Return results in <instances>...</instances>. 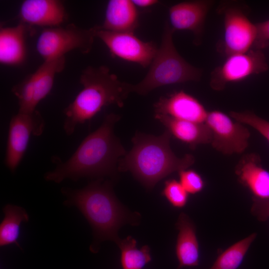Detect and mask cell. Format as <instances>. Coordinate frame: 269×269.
<instances>
[{"mask_svg":"<svg viewBox=\"0 0 269 269\" xmlns=\"http://www.w3.org/2000/svg\"><path fill=\"white\" fill-rule=\"evenodd\" d=\"M176 227L178 230L175 246L179 263L177 269L198 266L199 246L194 223L187 215L182 212L179 216Z\"/></svg>","mask_w":269,"mask_h":269,"instance_id":"2e32d148","label":"cell"},{"mask_svg":"<svg viewBox=\"0 0 269 269\" xmlns=\"http://www.w3.org/2000/svg\"><path fill=\"white\" fill-rule=\"evenodd\" d=\"M256 37L254 45L256 49L262 50L269 44V19L255 24Z\"/></svg>","mask_w":269,"mask_h":269,"instance_id":"f1b7e54d","label":"cell"},{"mask_svg":"<svg viewBox=\"0 0 269 269\" xmlns=\"http://www.w3.org/2000/svg\"><path fill=\"white\" fill-rule=\"evenodd\" d=\"M230 116L235 120L248 125L264 136L269 142V122L249 111H231Z\"/></svg>","mask_w":269,"mask_h":269,"instance_id":"484cf974","label":"cell"},{"mask_svg":"<svg viewBox=\"0 0 269 269\" xmlns=\"http://www.w3.org/2000/svg\"><path fill=\"white\" fill-rule=\"evenodd\" d=\"M235 172L239 182L250 191L252 197L269 198V171L263 167L259 154L244 155L236 165Z\"/></svg>","mask_w":269,"mask_h":269,"instance_id":"9a60e30c","label":"cell"},{"mask_svg":"<svg viewBox=\"0 0 269 269\" xmlns=\"http://www.w3.org/2000/svg\"><path fill=\"white\" fill-rule=\"evenodd\" d=\"M161 194L176 208H182L186 205L189 194L180 182L175 179H169L165 182Z\"/></svg>","mask_w":269,"mask_h":269,"instance_id":"d4e9b609","label":"cell"},{"mask_svg":"<svg viewBox=\"0 0 269 269\" xmlns=\"http://www.w3.org/2000/svg\"><path fill=\"white\" fill-rule=\"evenodd\" d=\"M224 52L229 55L246 52L254 45L256 27L238 7L229 6L224 9Z\"/></svg>","mask_w":269,"mask_h":269,"instance_id":"8fae6325","label":"cell"},{"mask_svg":"<svg viewBox=\"0 0 269 269\" xmlns=\"http://www.w3.org/2000/svg\"><path fill=\"white\" fill-rule=\"evenodd\" d=\"M251 212L261 222L269 219V198L259 199L252 197Z\"/></svg>","mask_w":269,"mask_h":269,"instance_id":"83f0119b","label":"cell"},{"mask_svg":"<svg viewBox=\"0 0 269 269\" xmlns=\"http://www.w3.org/2000/svg\"><path fill=\"white\" fill-rule=\"evenodd\" d=\"M65 64V56L44 61L34 72L36 106L49 94L53 87L56 75L63 70Z\"/></svg>","mask_w":269,"mask_h":269,"instance_id":"44dd1931","label":"cell"},{"mask_svg":"<svg viewBox=\"0 0 269 269\" xmlns=\"http://www.w3.org/2000/svg\"><path fill=\"white\" fill-rule=\"evenodd\" d=\"M65 205L75 206L91 225L94 235L92 251L98 250L99 244L104 240L117 243L118 232L127 223L137 224L138 213H131L119 202L110 182L96 180L81 189L65 188Z\"/></svg>","mask_w":269,"mask_h":269,"instance_id":"7a4b0ae2","label":"cell"},{"mask_svg":"<svg viewBox=\"0 0 269 269\" xmlns=\"http://www.w3.org/2000/svg\"><path fill=\"white\" fill-rule=\"evenodd\" d=\"M97 27L96 37L105 43L113 56L144 68L150 66L158 50L153 42L142 41L133 32H112Z\"/></svg>","mask_w":269,"mask_h":269,"instance_id":"30bf717a","label":"cell"},{"mask_svg":"<svg viewBox=\"0 0 269 269\" xmlns=\"http://www.w3.org/2000/svg\"><path fill=\"white\" fill-rule=\"evenodd\" d=\"M44 122L36 110L32 113L18 112L11 119L9 125L5 163L14 171L21 162L31 135L42 134Z\"/></svg>","mask_w":269,"mask_h":269,"instance_id":"9c48e42d","label":"cell"},{"mask_svg":"<svg viewBox=\"0 0 269 269\" xmlns=\"http://www.w3.org/2000/svg\"><path fill=\"white\" fill-rule=\"evenodd\" d=\"M80 83L83 89L64 110L63 129L67 135H71L79 125L91 120L103 108L111 105L123 107L131 93V84L121 81L104 66L87 67Z\"/></svg>","mask_w":269,"mask_h":269,"instance_id":"277c9868","label":"cell"},{"mask_svg":"<svg viewBox=\"0 0 269 269\" xmlns=\"http://www.w3.org/2000/svg\"><path fill=\"white\" fill-rule=\"evenodd\" d=\"M117 244L121 250L123 269H142L151 260L149 247L137 248L136 241L131 236L120 239Z\"/></svg>","mask_w":269,"mask_h":269,"instance_id":"7402d4cb","label":"cell"},{"mask_svg":"<svg viewBox=\"0 0 269 269\" xmlns=\"http://www.w3.org/2000/svg\"><path fill=\"white\" fill-rule=\"evenodd\" d=\"M120 119L117 114L106 115L101 125L82 141L67 160L55 161L56 168L47 172L45 179L58 183L66 179L114 175L120 159L127 153L114 132Z\"/></svg>","mask_w":269,"mask_h":269,"instance_id":"6da1fadb","label":"cell"},{"mask_svg":"<svg viewBox=\"0 0 269 269\" xmlns=\"http://www.w3.org/2000/svg\"><path fill=\"white\" fill-rule=\"evenodd\" d=\"M97 30V26L84 29L74 24L65 27L46 28L37 40V51L44 61L64 57L66 53L74 50L88 53L96 37Z\"/></svg>","mask_w":269,"mask_h":269,"instance_id":"8992f818","label":"cell"},{"mask_svg":"<svg viewBox=\"0 0 269 269\" xmlns=\"http://www.w3.org/2000/svg\"><path fill=\"white\" fill-rule=\"evenodd\" d=\"M268 65L262 50H250L229 55L225 61L211 72L210 85L215 91L223 90L229 83L266 72Z\"/></svg>","mask_w":269,"mask_h":269,"instance_id":"52a82bcc","label":"cell"},{"mask_svg":"<svg viewBox=\"0 0 269 269\" xmlns=\"http://www.w3.org/2000/svg\"><path fill=\"white\" fill-rule=\"evenodd\" d=\"M12 92L18 100V112L30 113L36 110L34 73L29 75L21 82L13 86Z\"/></svg>","mask_w":269,"mask_h":269,"instance_id":"cb8c5ba5","label":"cell"},{"mask_svg":"<svg viewBox=\"0 0 269 269\" xmlns=\"http://www.w3.org/2000/svg\"><path fill=\"white\" fill-rule=\"evenodd\" d=\"M171 134L166 130L158 136L138 133L132 139L133 146L118 163L119 171H130L148 189L172 173L187 169L195 162L186 154L178 157L170 146Z\"/></svg>","mask_w":269,"mask_h":269,"instance_id":"3957f363","label":"cell"},{"mask_svg":"<svg viewBox=\"0 0 269 269\" xmlns=\"http://www.w3.org/2000/svg\"><path fill=\"white\" fill-rule=\"evenodd\" d=\"M205 123L209 129L212 146L224 154H240L249 145L250 133L242 123L218 110L208 112Z\"/></svg>","mask_w":269,"mask_h":269,"instance_id":"ba28073f","label":"cell"},{"mask_svg":"<svg viewBox=\"0 0 269 269\" xmlns=\"http://www.w3.org/2000/svg\"><path fill=\"white\" fill-rule=\"evenodd\" d=\"M257 235L254 233L228 247L218 256L209 269H238Z\"/></svg>","mask_w":269,"mask_h":269,"instance_id":"603a6c76","label":"cell"},{"mask_svg":"<svg viewBox=\"0 0 269 269\" xmlns=\"http://www.w3.org/2000/svg\"><path fill=\"white\" fill-rule=\"evenodd\" d=\"M21 22L29 25L58 27L67 18L61 1L58 0H25L20 7Z\"/></svg>","mask_w":269,"mask_h":269,"instance_id":"5bb4252c","label":"cell"},{"mask_svg":"<svg viewBox=\"0 0 269 269\" xmlns=\"http://www.w3.org/2000/svg\"><path fill=\"white\" fill-rule=\"evenodd\" d=\"M26 24L21 22L16 26L0 29V62L8 66L21 64L26 56Z\"/></svg>","mask_w":269,"mask_h":269,"instance_id":"d6986e66","label":"cell"},{"mask_svg":"<svg viewBox=\"0 0 269 269\" xmlns=\"http://www.w3.org/2000/svg\"><path fill=\"white\" fill-rule=\"evenodd\" d=\"M4 217L0 225V246L14 244L20 248L17 240L20 225L29 220L28 214L22 207L8 204L3 209Z\"/></svg>","mask_w":269,"mask_h":269,"instance_id":"ffe728a7","label":"cell"},{"mask_svg":"<svg viewBox=\"0 0 269 269\" xmlns=\"http://www.w3.org/2000/svg\"><path fill=\"white\" fill-rule=\"evenodd\" d=\"M138 25V13L132 0L108 1L101 29L116 32H133Z\"/></svg>","mask_w":269,"mask_h":269,"instance_id":"e0dca14e","label":"cell"},{"mask_svg":"<svg viewBox=\"0 0 269 269\" xmlns=\"http://www.w3.org/2000/svg\"><path fill=\"white\" fill-rule=\"evenodd\" d=\"M154 109L155 115L199 123L205 122L208 113L196 98L182 90L160 97Z\"/></svg>","mask_w":269,"mask_h":269,"instance_id":"4fadbf2b","label":"cell"},{"mask_svg":"<svg viewBox=\"0 0 269 269\" xmlns=\"http://www.w3.org/2000/svg\"><path fill=\"white\" fill-rule=\"evenodd\" d=\"M174 31L166 21L160 45L144 78L131 85L132 92L145 95L157 88L189 81H198L202 71L186 61L177 52L173 41Z\"/></svg>","mask_w":269,"mask_h":269,"instance_id":"5b68a950","label":"cell"},{"mask_svg":"<svg viewBox=\"0 0 269 269\" xmlns=\"http://www.w3.org/2000/svg\"><path fill=\"white\" fill-rule=\"evenodd\" d=\"M132 1L136 7L142 8L148 7L158 2L157 0H133Z\"/></svg>","mask_w":269,"mask_h":269,"instance_id":"f546056e","label":"cell"},{"mask_svg":"<svg viewBox=\"0 0 269 269\" xmlns=\"http://www.w3.org/2000/svg\"><path fill=\"white\" fill-rule=\"evenodd\" d=\"M179 181L189 193L195 194L201 192L205 182L201 175L192 169H183L178 172Z\"/></svg>","mask_w":269,"mask_h":269,"instance_id":"4316f807","label":"cell"},{"mask_svg":"<svg viewBox=\"0 0 269 269\" xmlns=\"http://www.w3.org/2000/svg\"><path fill=\"white\" fill-rule=\"evenodd\" d=\"M171 135L187 143L192 149L200 144L211 143L212 135L206 124L176 119L165 115H155Z\"/></svg>","mask_w":269,"mask_h":269,"instance_id":"ac0fdd59","label":"cell"},{"mask_svg":"<svg viewBox=\"0 0 269 269\" xmlns=\"http://www.w3.org/2000/svg\"><path fill=\"white\" fill-rule=\"evenodd\" d=\"M214 3L210 0L183 1L169 9V24L175 30H186L193 33L195 42L199 43L204 30L206 16Z\"/></svg>","mask_w":269,"mask_h":269,"instance_id":"7c38bea8","label":"cell"}]
</instances>
